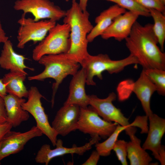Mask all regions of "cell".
Segmentation results:
<instances>
[{"mask_svg": "<svg viewBox=\"0 0 165 165\" xmlns=\"http://www.w3.org/2000/svg\"><path fill=\"white\" fill-rule=\"evenodd\" d=\"M125 40L130 54L138 60L143 69L165 70V53L157 45L152 24L143 26L137 21Z\"/></svg>", "mask_w": 165, "mask_h": 165, "instance_id": "cell-1", "label": "cell"}, {"mask_svg": "<svg viewBox=\"0 0 165 165\" xmlns=\"http://www.w3.org/2000/svg\"><path fill=\"white\" fill-rule=\"evenodd\" d=\"M80 107L75 105H64L57 112L51 126L58 135L65 136L76 130Z\"/></svg>", "mask_w": 165, "mask_h": 165, "instance_id": "cell-14", "label": "cell"}, {"mask_svg": "<svg viewBox=\"0 0 165 165\" xmlns=\"http://www.w3.org/2000/svg\"><path fill=\"white\" fill-rule=\"evenodd\" d=\"M89 105L104 120L110 122L116 123L127 128L125 131L129 137L135 135L137 129L132 127L129 119L126 117L120 109L113 104L116 98L113 92L109 94L105 98H100L95 95H89Z\"/></svg>", "mask_w": 165, "mask_h": 165, "instance_id": "cell-6", "label": "cell"}, {"mask_svg": "<svg viewBox=\"0 0 165 165\" xmlns=\"http://www.w3.org/2000/svg\"><path fill=\"white\" fill-rule=\"evenodd\" d=\"M13 8L22 11L24 16L31 13L35 21L47 19L57 22L64 18L66 13V11L50 0H17Z\"/></svg>", "mask_w": 165, "mask_h": 165, "instance_id": "cell-9", "label": "cell"}, {"mask_svg": "<svg viewBox=\"0 0 165 165\" xmlns=\"http://www.w3.org/2000/svg\"><path fill=\"white\" fill-rule=\"evenodd\" d=\"M44 66V70L39 74L28 77L30 81H43L52 78L55 82L52 85L53 93L51 101L52 107L54 103L56 94L63 80L69 75H73L79 70L80 64L70 58L66 53L47 55L42 57L38 61Z\"/></svg>", "mask_w": 165, "mask_h": 165, "instance_id": "cell-3", "label": "cell"}, {"mask_svg": "<svg viewBox=\"0 0 165 165\" xmlns=\"http://www.w3.org/2000/svg\"><path fill=\"white\" fill-rule=\"evenodd\" d=\"M17 22L20 26L17 36V47L20 49H23L30 41L36 43L42 41L50 30L56 24V22L50 20L35 21L23 15Z\"/></svg>", "mask_w": 165, "mask_h": 165, "instance_id": "cell-10", "label": "cell"}, {"mask_svg": "<svg viewBox=\"0 0 165 165\" xmlns=\"http://www.w3.org/2000/svg\"><path fill=\"white\" fill-rule=\"evenodd\" d=\"M146 75L155 86L160 95H165V70L152 68L143 69Z\"/></svg>", "mask_w": 165, "mask_h": 165, "instance_id": "cell-25", "label": "cell"}, {"mask_svg": "<svg viewBox=\"0 0 165 165\" xmlns=\"http://www.w3.org/2000/svg\"><path fill=\"white\" fill-rule=\"evenodd\" d=\"M127 129V127L118 124L115 130L106 140L102 142L96 143L95 144L96 150L100 156L105 157L109 156L119 134L123 131H126Z\"/></svg>", "mask_w": 165, "mask_h": 165, "instance_id": "cell-24", "label": "cell"}, {"mask_svg": "<svg viewBox=\"0 0 165 165\" xmlns=\"http://www.w3.org/2000/svg\"><path fill=\"white\" fill-rule=\"evenodd\" d=\"M43 134L36 126H33L29 130L24 132L11 130L9 131L0 141V163L5 158L22 150L30 140Z\"/></svg>", "mask_w": 165, "mask_h": 165, "instance_id": "cell-13", "label": "cell"}, {"mask_svg": "<svg viewBox=\"0 0 165 165\" xmlns=\"http://www.w3.org/2000/svg\"><path fill=\"white\" fill-rule=\"evenodd\" d=\"M127 145V157L131 165H149L152 159L141 146V141L135 135L130 137Z\"/></svg>", "mask_w": 165, "mask_h": 165, "instance_id": "cell-22", "label": "cell"}, {"mask_svg": "<svg viewBox=\"0 0 165 165\" xmlns=\"http://www.w3.org/2000/svg\"><path fill=\"white\" fill-rule=\"evenodd\" d=\"M138 4L148 9H154L165 14V5L159 0H134Z\"/></svg>", "mask_w": 165, "mask_h": 165, "instance_id": "cell-28", "label": "cell"}, {"mask_svg": "<svg viewBox=\"0 0 165 165\" xmlns=\"http://www.w3.org/2000/svg\"><path fill=\"white\" fill-rule=\"evenodd\" d=\"M42 97L43 96L37 88L32 86L28 90V100L23 104L22 107L33 116L36 122V126L55 146L58 135L49 123L48 116L41 102Z\"/></svg>", "mask_w": 165, "mask_h": 165, "instance_id": "cell-7", "label": "cell"}, {"mask_svg": "<svg viewBox=\"0 0 165 165\" xmlns=\"http://www.w3.org/2000/svg\"><path fill=\"white\" fill-rule=\"evenodd\" d=\"M159 1L163 5H165V0H159Z\"/></svg>", "mask_w": 165, "mask_h": 165, "instance_id": "cell-36", "label": "cell"}, {"mask_svg": "<svg viewBox=\"0 0 165 165\" xmlns=\"http://www.w3.org/2000/svg\"><path fill=\"white\" fill-rule=\"evenodd\" d=\"M132 91L140 101L146 115L148 117L153 113L150 108V100L156 88L143 70L134 83Z\"/></svg>", "mask_w": 165, "mask_h": 165, "instance_id": "cell-18", "label": "cell"}, {"mask_svg": "<svg viewBox=\"0 0 165 165\" xmlns=\"http://www.w3.org/2000/svg\"><path fill=\"white\" fill-rule=\"evenodd\" d=\"M28 74L10 72L1 79L6 86L7 93L19 97L27 98L28 90L24 83Z\"/></svg>", "mask_w": 165, "mask_h": 165, "instance_id": "cell-21", "label": "cell"}, {"mask_svg": "<svg viewBox=\"0 0 165 165\" xmlns=\"http://www.w3.org/2000/svg\"><path fill=\"white\" fill-rule=\"evenodd\" d=\"M12 127L11 124L8 122L0 125V141L7 132L11 130Z\"/></svg>", "mask_w": 165, "mask_h": 165, "instance_id": "cell-32", "label": "cell"}, {"mask_svg": "<svg viewBox=\"0 0 165 165\" xmlns=\"http://www.w3.org/2000/svg\"><path fill=\"white\" fill-rule=\"evenodd\" d=\"M9 39V37L6 36V34L3 29L0 20V44L4 43Z\"/></svg>", "mask_w": 165, "mask_h": 165, "instance_id": "cell-33", "label": "cell"}, {"mask_svg": "<svg viewBox=\"0 0 165 165\" xmlns=\"http://www.w3.org/2000/svg\"><path fill=\"white\" fill-rule=\"evenodd\" d=\"M88 0H79V3L81 9L83 11L86 10V7Z\"/></svg>", "mask_w": 165, "mask_h": 165, "instance_id": "cell-35", "label": "cell"}, {"mask_svg": "<svg viewBox=\"0 0 165 165\" xmlns=\"http://www.w3.org/2000/svg\"><path fill=\"white\" fill-rule=\"evenodd\" d=\"M149 126L147 138L142 147L149 150L155 158L162 165L165 164V147L161 145L162 138L165 132V119L152 113L148 117Z\"/></svg>", "mask_w": 165, "mask_h": 165, "instance_id": "cell-11", "label": "cell"}, {"mask_svg": "<svg viewBox=\"0 0 165 165\" xmlns=\"http://www.w3.org/2000/svg\"><path fill=\"white\" fill-rule=\"evenodd\" d=\"M76 129L91 137L97 135L106 139L116 129L118 124L107 121L90 106L81 108Z\"/></svg>", "mask_w": 165, "mask_h": 165, "instance_id": "cell-8", "label": "cell"}, {"mask_svg": "<svg viewBox=\"0 0 165 165\" xmlns=\"http://www.w3.org/2000/svg\"><path fill=\"white\" fill-rule=\"evenodd\" d=\"M101 138L97 135L91 137L89 141L81 146L75 145L71 148H67L63 145V141L57 139L54 149L51 148L48 144L43 145L38 150L35 160L38 163L48 165L53 158L67 154H75L82 155L86 151L90 150L93 145L99 142Z\"/></svg>", "mask_w": 165, "mask_h": 165, "instance_id": "cell-12", "label": "cell"}, {"mask_svg": "<svg viewBox=\"0 0 165 165\" xmlns=\"http://www.w3.org/2000/svg\"><path fill=\"white\" fill-rule=\"evenodd\" d=\"M101 156L96 150L93 151L89 158L83 163L82 165H96L97 164Z\"/></svg>", "mask_w": 165, "mask_h": 165, "instance_id": "cell-30", "label": "cell"}, {"mask_svg": "<svg viewBox=\"0 0 165 165\" xmlns=\"http://www.w3.org/2000/svg\"><path fill=\"white\" fill-rule=\"evenodd\" d=\"M24 55L17 53L13 49L11 42L8 40L3 43L0 55V67L10 72H18L26 74L25 69L34 71L33 68L27 66L25 60L27 59Z\"/></svg>", "mask_w": 165, "mask_h": 165, "instance_id": "cell-17", "label": "cell"}, {"mask_svg": "<svg viewBox=\"0 0 165 165\" xmlns=\"http://www.w3.org/2000/svg\"><path fill=\"white\" fill-rule=\"evenodd\" d=\"M89 16L87 10H82L76 0H72L71 6L63 18V23L68 24L70 29V46L66 53L80 65L89 54L87 36L94 27Z\"/></svg>", "mask_w": 165, "mask_h": 165, "instance_id": "cell-2", "label": "cell"}, {"mask_svg": "<svg viewBox=\"0 0 165 165\" xmlns=\"http://www.w3.org/2000/svg\"><path fill=\"white\" fill-rule=\"evenodd\" d=\"M7 121L13 127L19 126L23 122L28 120L29 113L22 108V105L26 101L24 98L7 94L3 98Z\"/></svg>", "mask_w": 165, "mask_h": 165, "instance_id": "cell-19", "label": "cell"}, {"mask_svg": "<svg viewBox=\"0 0 165 165\" xmlns=\"http://www.w3.org/2000/svg\"><path fill=\"white\" fill-rule=\"evenodd\" d=\"M132 64H139V62L130 54L124 59L114 60L106 54L92 55L89 54L81 66L86 71V84L94 86L96 85L93 79L94 76L102 80L104 72L106 71L110 74L117 73L126 67Z\"/></svg>", "mask_w": 165, "mask_h": 165, "instance_id": "cell-4", "label": "cell"}, {"mask_svg": "<svg viewBox=\"0 0 165 165\" xmlns=\"http://www.w3.org/2000/svg\"><path fill=\"white\" fill-rule=\"evenodd\" d=\"M7 121V116L4 99L0 96V125Z\"/></svg>", "mask_w": 165, "mask_h": 165, "instance_id": "cell-31", "label": "cell"}, {"mask_svg": "<svg viewBox=\"0 0 165 165\" xmlns=\"http://www.w3.org/2000/svg\"><path fill=\"white\" fill-rule=\"evenodd\" d=\"M7 94L6 86L5 84L2 82V79H0V96L4 98Z\"/></svg>", "mask_w": 165, "mask_h": 165, "instance_id": "cell-34", "label": "cell"}, {"mask_svg": "<svg viewBox=\"0 0 165 165\" xmlns=\"http://www.w3.org/2000/svg\"><path fill=\"white\" fill-rule=\"evenodd\" d=\"M126 11V9L115 4L102 12L96 17V24L87 35L88 42H92L97 37L101 36L116 17Z\"/></svg>", "mask_w": 165, "mask_h": 165, "instance_id": "cell-20", "label": "cell"}, {"mask_svg": "<svg viewBox=\"0 0 165 165\" xmlns=\"http://www.w3.org/2000/svg\"><path fill=\"white\" fill-rule=\"evenodd\" d=\"M148 117L146 115L137 116L134 121L130 123L132 127H138L141 130V133H147L148 127V126L147 120Z\"/></svg>", "mask_w": 165, "mask_h": 165, "instance_id": "cell-29", "label": "cell"}, {"mask_svg": "<svg viewBox=\"0 0 165 165\" xmlns=\"http://www.w3.org/2000/svg\"><path fill=\"white\" fill-rule=\"evenodd\" d=\"M128 142L123 140H117L112 150L115 152L119 160L122 165H127V145Z\"/></svg>", "mask_w": 165, "mask_h": 165, "instance_id": "cell-27", "label": "cell"}, {"mask_svg": "<svg viewBox=\"0 0 165 165\" xmlns=\"http://www.w3.org/2000/svg\"><path fill=\"white\" fill-rule=\"evenodd\" d=\"M139 16L137 13L129 11L118 16L101 35V38L106 40L113 38L119 42L125 39Z\"/></svg>", "mask_w": 165, "mask_h": 165, "instance_id": "cell-15", "label": "cell"}, {"mask_svg": "<svg viewBox=\"0 0 165 165\" xmlns=\"http://www.w3.org/2000/svg\"><path fill=\"white\" fill-rule=\"evenodd\" d=\"M69 25L56 24L51 28L45 38L33 49L32 58L38 61L43 56L66 53L70 46Z\"/></svg>", "mask_w": 165, "mask_h": 165, "instance_id": "cell-5", "label": "cell"}, {"mask_svg": "<svg viewBox=\"0 0 165 165\" xmlns=\"http://www.w3.org/2000/svg\"><path fill=\"white\" fill-rule=\"evenodd\" d=\"M86 75L84 68L81 69L73 75L69 85V94L64 105H75L81 108H86L89 105V95L85 89Z\"/></svg>", "mask_w": 165, "mask_h": 165, "instance_id": "cell-16", "label": "cell"}, {"mask_svg": "<svg viewBox=\"0 0 165 165\" xmlns=\"http://www.w3.org/2000/svg\"><path fill=\"white\" fill-rule=\"evenodd\" d=\"M1 163H0V165L1 164Z\"/></svg>", "mask_w": 165, "mask_h": 165, "instance_id": "cell-37", "label": "cell"}, {"mask_svg": "<svg viewBox=\"0 0 165 165\" xmlns=\"http://www.w3.org/2000/svg\"><path fill=\"white\" fill-rule=\"evenodd\" d=\"M150 16L154 21L153 30L161 50L164 52L165 41V16L161 12L154 9H149Z\"/></svg>", "mask_w": 165, "mask_h": 165, "instance_id": "cell-23", "label": "cell"}, {"mask_svg": "<svg viewBox=\"0 0 165 165\" xmlns=\"http://www.w3.org/2000/svg\"><path fill=\"white\" fill-rule=\"evenodd\" d=\"M105 0L114 2L122 8L137 13L139 16L145 17L150 16L149 10L141 6L134 0Z\"/></svg>", "mask_w": 165, "mask_h": 165, "instance_id": "cell-26", "label": "cell"}]
</instances>
